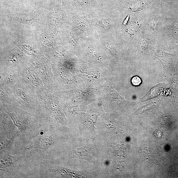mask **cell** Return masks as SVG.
I'll use <instances>...</instances> for the list:
<instances>
[{
  "label": "cell",
  "mask_w": 178,
  "mask_h": 178,
  "mask_svg": "<svg viewBox=\"0 0 178 178\" xmlns=\"http://www.w3.org/2000/svg\"><path fill=\"white\" fill-rule=\"evenodd\" d=\"M55 129L49 126L29 141L15 144L12 152L22 158L29 171H32L44 164L54 162L57 143Z\"/></svg>",
  "instance_id": "cell-1"
},
{
  "label": "cell",
  "mask_w": 178,
  "mask_h": 178,
  "mask_svg": "<svg viewBox=\"0 0 178 178\" xmlns=\"http://www.w3.org/2000/svg\"><path fill=\"white\" fill-rule=\"evenodd\" d=\"M0 108L9 116L20 132L21 137L18 142L29 141L50 126L41 116L27 112L16 105H0Z\"/></svg>",
  "instance_id": "cell-2"
},
{
  "label": "cell",
  "mask_w": 178,
  "mask_h": 178,
  "mask_svg": "<svg viewBox=\"0 0 178 178\" xmlns=\"http://www.w3.org/2000/svg\"><path fill=\"white\" fill-rule=\"evenodd\" d=\"M15 101V105L27 112L41 116L42 109L36 93L18 82L10 87Z\"/></svg>",
  "instance_id": "cell-3"
},
{
  "label": "cell",
  "mask_w": 178,
  "mask_h": 178,
  "mask_svg": "<svg viewBox=\"0 0 178 178\" xmlns=\"http://www.w3.org/2000/svg\"><path fill=\"white\" fill-rule=\"evenodd\" d=\"M0 153L1 178L27 177V169L20 156L11 151Z\"/></svg>",
  "instance_id": "cell-4"
},
{
  "label": "cell",
  "mask_w": 178,
  "mask_h": 178,
  "mask_svg": "<svg viewBox=\"0 0 178 178\" xmlns=\"http://www.w3.org/2000/svg\"><path fill=\"white\" fill-rule=\"evenodd\" d=\"M1 151H11L21 134L7 114L1 110Z\"/></svg>",
  "instance_id": "cell-5"
},
{
  "label": "cell",
  "mask_w": 178,
  "mask_h": 178,
  "mask_svg": "<svg viewBox=\"0 0 178 178\" xmlns=\"http://www.w3.org/2000/svg\"><path fill=\"white\" fill-rule=\"evenodd\" d=\"M40 77L44 87L53 86L55 76L52 64L45 58H36L29 62Z\"/></svg>",
  "instance_id": "cell-6"
},
{
  "label": "cell",
  "mask_w": 178,
  "mask_h": 178,
  "mask_svg": "<svg viewBox=\"0 0 178 178\" xmlns=\"http://www.w3.org/2000/svg\"><path fill=\"white\" fill-rule=\"evenodd\" d=\"M19 82L35 93L44 87L40 77L29 63L19 72Z\"/></svg>",
  "instance_id": "cell-7"
},
{
  "label": "cell",
  "mask_w": 178,
  "mask_h": 178,
  "mask_svg": "<svg viewBox=\"0 0 178 178\" xmlns=\"http://www.w3.org/2000/svg\"><path fill=\"white\" fill-rule=\"evenodd\" d=\"M19 82V72L9 68L1 67L0 86L11 87Z\"/></svg>",
  "instance_id": "cell-8"
},
{
  "label": "cell",
  "mask_w": 178,
  "mask_h": 178,
  "mask_svg": "<svg viewBox=\"0 0 178 178\" xmlns=\"http://www.w3.org/2000/svg\"><path fill=\"white\" fill-rule=\"evenodd\" d=\"M131 82L133 85L138 86L140 85L141 83V80L139 77L135 76L132 78Z\"/></svg>",
  "instance_id": "cell-9"
},
{
  "label": "cell",
  "mask_w": 178,
  "mask_h": 178,
  "mask_svg": "<svg viewBox=\"0 0 178 178\" xmlns=\"http://www.w3.org/2000/svg\"><path fill=\"white\" fill-rule=\"evenodd\" d=\"M153 106L152 103L142 107L137 112H136L137 113L141 114L145 112L147 110H148L150 108L152 107Z\"/></svg>",
  "instance_id": "cell-10"
},
{
  "label": "cell",
  "mask_w": 178,
  "mask_h": 178,
  "mask_svg": "<svg viewBox=\"0 0 178 178\" xmlns=\"http://www.w3.org/2000/svg\"><path fill=\"white\" fill-rule=\"evenodd\" d=\"M101 24L104 27L108 28L110 26V22L108 20H104L101 22Z\"/></svg>",
  "instance_id": "cell-11"
},
{
  "label": "cell",
  "mask_w": 178,
  "mask_h": 178,
  "mask_svg": "<svg viewBox=\"0 0 178 178\" xmlns=\"http://www.w3.org/2000/svg\"><path fill=\"white\" fill-rule=\"evenodd\" d=\"M85 23L86 22L84 20L81 19H79L78 21V24H79L80 26L83 27H87V24Z\"/></svg>",
  "instance_id": "cell-12"
}]
</instances>
